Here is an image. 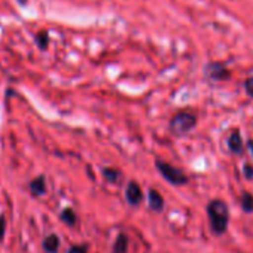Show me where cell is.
<instances>
[{
  "instance_id": "obj_1",
  "label": "cell",
  "mask_w": 253,
  "mask_h": 253,
  "mask_svg": "<svg viewBox=\"0 0 253 253\" xmlns=\"http://www.w3.org/2000/svg\"><path fill=\"white\" fill-rule=\"evenodd\" d=\"M206 211H207V217H209L210 231L216 237H222L223 234H226V231L229 228V219H231L228 204L220 198H214L207 203Z\"/></svg>"
},
{
  "instance_id": "obj_2",
  "label": "cell",
  "mask_w": 253,
  "mask_h": 253,
  "mask_svg": "<svg viewBox=\"0 0 253 253\" xmlns=\"http://www.w3.org/2000/svg\"><path fill=\"white\" fill-rule=\"evenodd\" d=\"M197 124H198L197 113L188 109H182L171 116L169 128L173 136L182 137V136H186L189 131H192L197 126Z\"/></svg>"
},
{
  "instance_id": "obj_3",
  "label": "cell",
  "mask_w": 253,
  "mask_h": 253,
  "mask_svg": "<svg viewBox=\"0 0 253 253\" xmlns=\"http://www.w3.org/2000/svg\"><path fill=\"white\" fill-rule=\"evenodd\" d=\"M155 167L160 171V174L171 185L174 186H183L189 182V177L186 176V173L163 160H157L155 161Z\"/></svg>"
},
{
  "instance_id": "obj_4",
  "label": "cell",
  "mask_w": 253,
  "mask_h": 253,
  "mask_svg": "<svg viewBox=\"0 0 253 253\" xmlns=\"http://www.w3.org/2000/svg\"><path fill=\"white\" fill-rule=\"evenodd\" d=\"M204 75L216 82H223L231 78V70L222 61H209L204 66Z\"/></svg>"
},
{
  "instance_id": "obj_5",
  "label": "cell",
  "mask_w": 253,
  "mask_h": 253,
  "mask_svg": "<svg viewBox=\"0 0 253 253\" xmlns=\"http://www.w3.org/2000/svg\"><path fill=\"white\" fill-rule=\"evenodd\" d=\"M125 197H126V201L131 206H139L142 201H143V191L140 188V185L134 180H131L128 185H126V189H125Z\"/></svg>"
},
{
  "instance_id": "obj_6",
  "label": "cell",
  "mask_w": 253,
  "mask_h": 253,
  "mask_svg": "<svg viewBox=\"0 0 253 253\" xmlns=\"http://www.w3.org/2000/svg\"><path fill=\"white\" fill-rule=\"evenodd\" d=\"M226 143H228V149L231 154H234V155H243L244 154V142H243V137H241V133L238 128L231 131Z\"/></svg>"
},
{
  "instance_id": "obj_7",
  "label": "cell",
  "mask_w": 253,
  "mask_h": 253,
  "mask_svg": "<svg viewBox=\"0 0 253 253\" xmlns=\"http://www.w3.org/2000/svg\"><path fill=\"white\" fill-rule=\"evenodd\" d=\"M148 201H149V207H151L154 211H163V209H164V206H166L163 195H161L157 189H149Z\"/></svg>"
},
{
  "instance_id": "obj_8",
  "label": "cell",
  "mask_w": 253,
  "mask_h": 253,
  "mask_svg": "<svg viewBox=\"0 0 253 253\" xmlns=\"http://www.w3.org/2000/svg\"><path fill=\"white\" fill-rule=\"evenodd\" d=\"M29 189L32 192V195L35 197H41L46 194V180L45 176H38L36 179H33L29 185Z\"/></svg>"
},
{
  "instance_id": "obj_9",
  "label": "cell",
  "mask_w": 253,
  "mask_h": 253,
  "mask_svg": "<svg viewBox=\"0 0 253 253\" xmlns=\"http://www.w3.org/2000/svg\"><path fill=\"white\" fill-rule=\"evenodd\" d=\"M101 174H103L104 180L109 183H118L122 179V173L115 167H104L101 170Z\"/></svg>"
},
{
  "instance_id": "obj_10",
  "label": "cell",
  "mask_w": 253,
  "mask_h": 253,
  "mask_svg": "<svg viewBox=\"0 0 253 253\" xmlns=\"http://www.w3.org/2000/svg\"><path fill=\"white\" fill-rule=\"evenodd\" d=\"M240 206L244 213L252 214L253 213V194L249 191H244L240 197Z\"/></svg>"
},
{
  "instance_id": "obj_11",
  "label": "cell",
  "mask_w": 253,
  "mask_h": 253,
  "mask_svg": "<svg viewBox=\"0 0 253 253\" xmlns=\"http://www.w3.org/2000/svg\"><path fill=\"white\" fill-rule=\"evenodd\" d=\"M60 247V238L57 235H49L43 240V249L46 253H55Z\"/></svg>"
},
{
  "instance_id": "obj_12",
  "label": "cell",
  "mask_w": 253,
  "mask_h": 253,
  "mask_svg": "<svg viewBox=\"0 0 253 253\" xmlns=\"http://www.w3.org/2000/svg\"><path fill=\"white\" fill-rule=\"evenodd\" d=\"M126 250H128V237L119 234L113 246V253H126Z\"/></svg>"
},
{
  "instance_id": "obj_13",
  "label": "cell",
  "mask_w": 253,
  "mask_h": 253,
  "mask_svg": "<svg viewBox=\"0 0 253 253\" xmlns=\"http://www.w3.org/2000/svg\"><path fill=\"white\" fill-rule=\"evenodd\" d=\"M36 45L41 51H46L49 46V33L46 30H39L36 33Z\"/></svg>"
},
{
  "instance_id": "obj_14",
  "label": "cell",
  "mask_w": 253,
  "mask_h": 253,
  "mask_svg": "<svg viewBox=\"0 0 253 253\" xmlns=\"http://www.w3.org/2000/svg\"><path fill=\"white\" fill-rule=\"evenodd\" d=\"M60 217H61V220L64 222V223H67L69 226H73L75 223H76V213L72 210V209H64L63 211H61V214H60Z\"/></svg>"
},
{
  "instance_id": "obj_15",
  "label": "cell",
  "mask_w": 253,
  "mask_h": 253,
  "mask_svg": "<svg viewBox=\"0 0 253 253\" xmlns=\"http://www.w3.org/2000/svg\"><path fill=\"white\" fill-rule=\"evenodd\" d=\"M243 176L246 180H253V166L252 164H244L243 166Z\"/></svg>"
},
{
  "instance_id": "obj_16",
  "label": "cell",
  "mask_w": 253,
  "mask_h": 253,
  "mask_svg": "<svg viewBox=\"0 0 253 253\" xmlns=\"http://www.w3.org/2000/svg\"><path fill=\"white\" fill-rule=\"evenodd\" d=\"M243 86H244V91L247 92V95L253 98V76L252 78H247L243 82Z\"/></svg>"
},
{
  "instance_id": "obj_17",
  "label": "cell",
  "mask_w": 253,
  "mask_h": 253,
  "mask_svg": "<svg viewBox=\"0 0 253 253\" xmlns=\"http://www.w3.org/2000/svg\"><path fill=\"white\" fill-rule=\"evenodd\" d=\"M5 231H6V220L3 216H0V241L5 238Z\"/></svg>"
},
{
  "instance_id": "obj_18",
  "label": "cell",
  "mask_w": 253,
  "mask_h": 253,
  "mask_svg": "<svg viewBox=\"0 0 253 253\" xmlns=\"http://www.w3.org/2000/svg\"><path fill=\"white\" fill-rule=\"evenodd\" d=\"M69 253H86V247L85 246H73V247H70Z\"/></svg>"
},
{
  "instance_id": "obj_19",
  "label": "cell",
  "mask_w": 253,
  "mask_h": 253,
  "mask_svg": "<svg viewBox=\"0 0 253 253\" xmlns=\"http://www.w3.org/2000/svg\"><path fill=\"white\" fill-rule=\"evenodd\" d=\"M247 148H249V151L252 152V157H253V140L252 139L247 140Z\"/></svg>"
},
{
  "instance_id": "obj_20",
  "label": "cell",
  "mask_w": 253,
  "mask_h": 253,
  "mask_svg": "<svg viewBox=\"0 0 253 253\" xmlns=\"http://www.w3.org/2000/svg\"><path fill=\"white\" fill-rule=\"evenodd\" d=\"M17 3H18L20 6H27V5H29V0H17Z\"/></svg>"
}]
</instances>
